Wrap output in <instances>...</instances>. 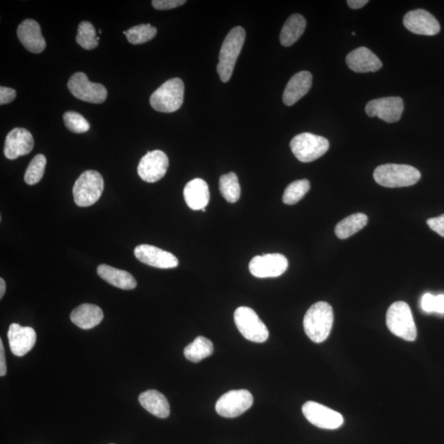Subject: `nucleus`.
<instances>
[{
  "mask_svg": "<svg viewBox=\"0 0 444 444\" xmlns=\"http://www.w3.org/2000/svg\"><path fill=\"white\" fill-rule=\"evenodd\" d=\"M333 319V308L328 303H315L304 315V332L312 342L321 343L329 337Z\"/></svg>",
  "mask_w": 444,
  "mask_h": 444,
  "instance_id": "nucleus-1",
  "label": "nucleus"
},
{
  "mask_svg": "<svg viewBox=\"0 0 444 444\" xmlns=\"http://www.w3.org/2000/svg\"><path fill=\"white\" fill-rule=\"evenodd\" d=\"M245 40V30L241 27L231 30L226 35L220 50L219 63L216 66V70L222 82L230 81Z\"/></svg>",
  "mask_w": 444,
  "mask_h": 444,
  "instance_id": "nucleus-2",
  "label": "nucleus"
},
{
  "mask_svg": "<svg viewBox=\"0 0 444 444\" xmlns=\"http://www.w3.org/2000/svg\"><path fill=\"white\" fill-rule=\"evenodd\" d=\"M421 177L419 170L408 165H382L374 172L375 182L387 188L408 187L416 184Z\"/></svg>",
  "mask_w": 444,
  "mask_h": 444,
  "instance_id": "nucleus-3",
  "label": "nucleus"
},
{
  "mask_svg": "<svg viewBox=\"0 0 444 444\" xmlns=\"http://www.w3.org/2000/svg\"><path fill=\"white\" fill-rule=\"evenodd\" d=\"M387 326L390 332L408 342L417 337V329L411 308L406 302L397 301L392 304L386 316Z\"/></svg>",
  "mask_w": 444,
  "mask_h": 444,
  "instance_id": "nucleus-4",
  "label": "nucleus"
},
{
  "mask_svg": "<svg viewBox=\"0 0 444 444\" xmlns=\"http://www.w3.org/2000/svg\"><path fill=\"white\" fill-rule=\"evenodd\" d=\"M184 85L182 79L175 77L165 82L150 97V104L155 111L172 113L182 106Z\"/></svg>",
  "mask_w": 444,
  "mask_h": 444,
  "instance_id": "nucleus-5",
  "label": "nucleus"
},
{
  "mask_svg": "<svg viewBox=\"0 0 444 444\" xmlns=\"http://www.w3.org/2000/svg\"><path fill=\"white\" fill-rule=\"evenodd\" d=\"M104 190L102 175L96 170H86L76 182L73 189L74 202L77 206L86 208L95 204Z\"/></svg>",
  "mask_w": 444,
  "mask_h": 444,
  "instance_id": "nucleus-6",
  "label": "nucleus"
},
{
  "mask_svg": "<svg viewBox=\"0 0 444 444\" xmlns=\"http://www.w3.org/2000/svg\"><path fill=\"white\" fill-rule=\"evenodd\" d=\"M292 151L301 162H311L328 151L327 138L309 133L298 134L290 143Z\"/></svg>",
  "mask_w": 444,
  "mask_h": 444,
  "instance_id": "nucleus-7",
  "label": "nucleus"
},
{
  "mask_svg": "<svg viewBox=\"0 0 444 444\" xmlns=\"http://www.w3.org/2000/svg\"><path fill=\"white\" fill-rule=\"evenodd\" d=\"M234 319L237 328L245 339L262 343L270 338V332L254 309L242 306L236 309Z\"/></svg>",
  "mask_w": 444,
  "mask_h": 444,
  "instance_id": "nucleus-8",
  "label": "nucleus"
},
{
  "mask_svg": "<svg viewBox=\"0 0 444 444\" xmlns=\"http://www.w3.org/2000/svg\"><path fill=\"white\" fill-rule=\"evenodd\" d=\"M68 87L72 94L77 99L93 104H101L107 98L106 87L89 81L87 76L82 72L70 77Z\"/></svg>",
  "mask_w": 444,
  "mask_h": 444,
  "instance_id": "nucleus-9",
  "label": "nucleus"
},
{
  "mask_svg": "<svg viewBox=\"0 0 444 444\" xmlns=\"http://www.w3.org/2000/svg\"><path fill=\"white\" fill-rule=\"evenodd\" d=\"M254 404V397L245 389L231 390L221 396L216 404V411L221 416L235 418L249 410Z\"/></svg>",
  "mask_w": 444,
  "mask_h": 444,
  "instance_id": "nucleus-10",
  "label": "nucleus"
},
{
  "mask_svg": "<svg viewBox=\"0 0 444 444\" xmlns=\"http://www.w3.org/2000/svg\"><path fill=\"white\" fill-rule=\"evenodd\" d=\"M304 417L312 425L325 430H335L343 425L344 419L340 413L315 401H307L302 406Z\"/></svg>",
  "mask_w": 444,
  "mask_h": 444,
  "instance_id": "nucleus-11",
  "label": "nucleus"
},
{
  "mask_svg": "<svg viewBox=\"0 0 444 444\" xmlns=\"http://www.w3.org/2000/svg\"><path fill=\"white\" fill-rule=\"evenodd\" d=\"M169 167V159L167 154L161 150L148 152L138 164L139 177L148 183H155L162 179L167 174Z\"/></svg>",
  "mask_w": 444,
  "mask_h": 444,
  "instance_id": "nucleus-12",
  "label": "nucleus"
},
{
  "mask_svg": "<svg viewBox=\"0 0 444 444\" xmlns=\"http://www.w3.org/2000/svg\"><path fill=\"white\" fill-rule=\"evenodd\" d=\"M250 271L257 278L280 277L287 270L288 260L280 254L255 256L250 262Z\"/></svg>",
  "mask_w": 444,
  "mask_h": 444,
  "instance_id": "nucleus-13",
  "label": "nucleus"
},
{
  "mask_svg": "<svg viewBox=\"0 0 444 444\" xmlns=\"http://www.w3.org/2000/svg\"><path fill=\"white\" fill-rule=\"evenodd\" d=\"M404 110V100L399 96L379 98L370 101L365 106V112L370 117H379L387 123L399 121Z\"/></svg>",
  "mask_w": 444,
  "mask_h": 444,
  "instance_id": "nucleus-14",
  "label": "nucleus"
},
{
  "mask_svg": "<svg viewBox=\"0 0 444 444\" xmlns=\"http://www.w3.org/2000/svg\"><path fill=\"white\" fill-rule=\"evenodd\" d=\"M404 24L411 33L435 35L440 32V24L431 13L424 9L412 10L404 18Z\"/></svg>",
  "mask_w": 444,
  "mask_h": 444,
  "instance_id": "nucleus-15",
  "label": "nucleus"
},
{
  "mask_svg": "<svg viewBox=\"0 0 444 444\" xmlns=\"http://www.w3.org/2000/svg\"><path fill=\"white\" fill-rule=\"evenodd\" d=\"M34 138L28 131L23 128H15L5 139L4 155L9 160L25 156L33 151Z\"/></svg>",
  "mask_w": 444,
  "mask_h": 444,
  "instance_id": "nucleus-16",
  "label": "nucleus"
},
{
  "mask_svg": "<svg viewBox=\"0 0 444 444\" xmlns=\"http://www.w3.org/2000/svg\"><path fill=\"white\" fill-rule=\"evenodd\" d=\"M137 259L145 265L157 268H174L179 265V260L172 252L165 251L149 245H138L134 250Z\"/></svg>",
  "mask_w": 444,
  "mask_h": 444,
  "instance_id": "nucleus-17",
  "label": "nucleus"
},
{
  "mask_svg": "<svg viewBox=\"0 0 444 444\" xmlns=\"http://www.w3.org/2000/svg\"><path fill=\"white\" fill-rule=\"evenodd\" d=\"M8 338L12 353L21 357L34 348L37 342V333L33 328L12 323L9 328Z\"/></svg>",
  "mask_w": 444,
  "mask_h": 444,
  "instance_id": "nucleus-18",
  "label": "nucleus"
},
{
  "mask_svg": "<svg viewBox=\"0 0 444 444\" xmlns=\"http://www.w3.org/2000/svg\"><path fill=\"white\" fill-rule=\"evenodd\" d=\"M18 38L29 52L40 54L46 48L45 40L41 34V29L37 21L26 19L18 26Z\"/></svg>",
  "mask_w": 444,
  "mask_h": 444,
  "instance_id": "nucleus-19",
  "label": "nucleus"
},
{
  "mask_svg": "<svg viewBox=\"0 0 444 444\" xmlns=\"http://www.w3.org/2000/svg\"><path fill=\"white\" fill-rule=\"evenodd\" d=\"M347 65L356 73H369L379 71L383 64L379 57L366 48L354 50L347 56Z\"/></svg>",
  "mask_w": 444,
  "mask_h": 444,
  "instance_id": "nucleus-20",
  "label": "nucleus"
},
{
  "mask_svg": "<svg viewBox=\"0 0 444 444\" xmlns=\"http://www.w3.org/2000/svg\"><path fill=\"white\" fill-rule=\"evenodd\" d=\"M313 77L308 71L299 72L289 81L283 93L284 104L291 106L301 100L311 90Z\"/></svg>",
  "mask_w": 444,
  "mask_h": 444,
  "instance_id": "nucleus-21",
  "label": "nucleus"
},
{
  "mask_svg": "<svg viewBox=\"0 0 444 444\" xmlns=\"http://www.w3.org/2000/svg\"><path fill=\"white\" fill-rule=\"evenodd\" d=\"M184 198L192 210H203L208 206L210 193L208 184L202 179H194L185 185Z\"/></svg>",
  "mask_w": 444,
  "mask_h": 444,
  "instance_id": "nucleus-22",
  "label": "nucleus"
},
{
  "mask_svg": "<svg viewBox=\"0 0 444 444\" xmlns=\"http://www.w3.org/2000/svg\"><path fill=\"white\" fill-rule=\"evenodd\" d=\"M104 313L102 309L92 304H84L74 309L70 318L77 327L82 329H91L99 325Z\"/></svg>",
  "mask_w": 444,
  "mask_h": 444,
  "instance_id": "nucleus-23",
  "label": "nucleus"
},
{
  "mask_svg": "<svg viewBox=\"0 0 444 444\" xmlns=\"http://www.w3.org/2000/svg\"><path fill=\"white\" fill-rule=\"evenodd\" d=\"M97 274L111 285L122 290H133L137 287L135 278L130 272L109 265H101L98 267Z\"/></svg>",
  "mask_w": 444,
  "mask_h": 444,
  "instance_id": "nucleus-24",
  "label": "nucleus"
},
{
  "mask_svg": "<svg viewBox=\"0 0 444 444\" xmlns=\"http://www.w3.org/2000/svg\"><path fill=\"white\" fill-rule=\"evenodd\" d=\"M139 404L155 416L167 418L170 416V404L167 397L157 390L142 392L138 397Z\"/></svg>",
  "mask_w": 444,
  "mask_h": 444,
  "instance_id": "nucleus-25",
  "label": "nucleus"
},
{
  "mask_svg": "<svg viewBox=\"0 0 444 444\" xmlns=\"http://www.w3.org/2000/svg\"><path fill=\"white\" fill-rule=\"evenodd\" d=\"M306 20L301 14H293L284 24L280 34L283 46H291L301 38L306 28Z\"/></svg>",
  "mask_w": 444,
  "mask_h": 444,
  "instance_id": "nucleus-26",
  "label": "nucleus"
},
{
  "mask_svg": "<svg viewBox=\"0 0 444 444\" xmlns=\"http://www.w3.org/2000/svg\"><path fill=\"white\" fill-rule=\"evenodd\" d=\"M367 223L368 216L365 214H353L339 222L335 226V234L340 240L348 239L362 230Z\"/></svg>",
  "mask_w": 444,
  "mask_h": 444,
  "instance_id": "nucleus-27",
  "label": "nucleus"
},
{
  "mask_svg": "<svg viewBox=\"0 0 444 444\" xmlns=\"http://www.w3.org/2000/svg\"><path fill=\"white\" fill-rule=\"evenodd\" d=\"M213 352V343L209 339L200 335L184 348V355L186 359L194 363H198L199 361L209 357Z\"/></svg>",
  "mask_w": 444,
  "mask_h": 444,
  "instance_id": "nucleus-28",
  "label": "nucleus"
},
{
  "mask_svg": "<svg viewBox=\"0 0 444 444\" xmlns=\"http://www.w3.org/2000/svg\"><path fill=\"white\" fill-rule=\"evenodd\" d=\"M220 192L227 202L234 204L240 198L241 189L237 175L231 172L222 175L219 182Z\"/></svg>",
  "mask_w": 444,
  "mask_h": 444,
  "instance_id": "nucleus-29",
  "label": "nucleus"
},
{
  "mask_svg": "<svg viewBox=\"0 0 444 444\" xmlns=\"http://www.w3.org/2000/svg\"><path fill=\"white\" fill-rule=\"evenodd\" d=\"M100 38L97 37L96 30L89 22H82L76 37L77 43L84 50H91L97 48Z\"/></svg>",
  "mask_w": 444,
  "mask_h": 444,
  "instance_id": "nucleus-30",
  "label": "nucleus"
},
{
  "mask_svg": "<svg viewBox=\"0 0 444 444\" xmlns=\"http://www.w3.org/2000/svg\"><path fill=\"white\" fill-rule=\"evenodd\" d=\"M157 30L151 24H141L125 30L128 43L133 45H141L148 43L156 37Z\"/></svg>",
  "mask_w": 444,
  "mask_h": 444,
  "instance_id": "nucleus-31",
  "label": "nucleus"
},
{
  "mask_svg": "<svg viewBox=\"0 0 444 444\" xmlns=\"http://www.w3.org/2000/svg\"><path fill=\"white\" fill-rule=\"evenodd\" d=\"M311 189L308 179L296 180L289 184L284 192L282 201L287 205H294L299 202Z\"/></svg>",
  "mask_w": 444,
  "mask_h": 444,
  "instance_id": "nucleus-32",
  "label": "nucleus"
},
{
  "mask_svg": "<svg viewBox=\"0 0 444 444\" xmlns=\"http://www.w3.org/2000/svg\"><path fill=\"white\" fill-rule=\"evenodd\" d=\"M46 166V158L43 154L35 156L25 172V182L30 185L38 184L43 178Z\"/></svg>",
  "mask_w": 444,
  "mask_h": 444,
  "instance_id": "nucleus-33",
  "label": "nucleus"
},
{
  "mask_svg": "<svg viewBox=\"0 0 444 444\" xmlns=\"http://www.w3.org/2000/svg\"><path fill=\"white\" fill-rule=\"evenodd\" d=\"M64 121L66 128L75 133H84L90 130L89 121L81 113L75 111L65 113Z\"/></svg>",
  "mask_w": 444,
  "mask_h": 444,
  "instance_id": "nucleus-34",
  "label": "nucleus"
},
{
  "mask_svg": "<svg viewBox=\"0 0 444 444\" xmlns=\"http://www.w3.org/2000/svg\"><path fill=\"white\" fill-rule=\"evenodd\" d=\"M185 0H153L152 2L154 9L157 10H168L182 6Z\"/></svg>",
  "mask_w": 444,
  "mask_h": 444,
  "instance_id": "nucleus-35",
  "label": "nucleus"
},
{
  "mask_svg": "<svg viewBox=\"0 0 444 444\" xmlns=\"http://www.w3.org/2000/svg\"><path fill=\"white\" fill-rule=\"evenodd\" d=\"M17 96V91L10 87H0V104L6 105L12 102Z\"/></svg>",
  "mask_w": 444,
  "mask_h": 444,
  "instance_id": "nucleus-36",
  "label": "nucleus"
},
{
  "mask_svg": "<svg viewBox=\"0 0 444 444\" xmlns=\"http://www.w3.org/2000/svg\"><path fill=\"white\" fill-rule=\"evenodd\" d=\"M427 225L430 226L432 231L444 237V214L438 216V218L428 219Z\"/></svg>",
  "mask_w": 444,
  "mask_h": 444,
  "instance_id": "nucleus-37",
  "label": "nucleus"
},
{
  "mask_svg": "<svg viewBox=\"0 0 444 444\" xmlns=\"http://www.w3.org/2000/svg\"><path fill=\"white\" fill-rule=\"evenodd\" d=\"M435 296L426 293L421 299V308L426 313L435 312Z\"/></svg>",
  "mask_w": 444,
  "mask_h": 444,
  "instance_id": "nucleus-38",
  "label": "nucleus"
},
{
  "mask_svg": "<svg viewBox=\"0 0 444 444\" xmlns=\"http://www.w3.org/2000/svg\"><path fill=\"white\" fill-rule=\"evenodd\" d=\"M7 374L6 359H5L4 348L2 339H0V376L4 377Z\"/></svg>",
  "mask_w": 444,
  "mask_h": 444,
  "instance_id": "nucleus-39",
  "label": "nucleus"
},
{
  "mask_svg": "<svg viewBox=\"0 0 444 444\" xmlns=\"http://www.w3.org/2000/svg\"><path fill=\"white\" fill-rule=\"evenodd\" d=\"M435 312L444 313V295L435 296Z\"/></svg>",
  "mask_w": 444,
  "mask_h": 444,
  "instance_id": "nucleus-40",
  "label": "nucleus"
},
{
  "mask_svg": "<svg viewBox=\"0 0 444 444\" xmlns=\"http://www.w3.org/2000/svg\"><path fill=\"white\" fill-rule=\"evenodd\" d=\"M369 1L367 0H349L348 4L349 7L353 9H359L365 6Z\"/></svg>",
  "mask_w": 444,
  "mask_h": 444,
  "instance_id": "nucleus-41",
  "label": "nucleus"
},
{
  "mask_svg": "<svg viewBox=\"0 0 444 444\" xmlns=\"http://www.w3.org/2000/svg\"><path fill=\"white\" fill-rule=\"evenodd\" d=\"M6 292V283H5L3 278L0 279V298H3Z\"/></svg>",
  "mask_w": 444,
  "mask_h": 444,
  "instance_id": "nucleus-42",
  "label": "nucleus"
},
{
  "mask_svg": "<svg viewBox=\"0 0 444 444\" xmlns=\"http://www.w3.org/2000/svg\"><path fill=\"white\" fill-rule=\"evenodd\" d=\"M202 211H206V209H204Z\"/></svg>",
  "mask_w": 444,
  "mask_h": 444,
  "instance_id": "nucleus-43",
  "label": "nucleus"
},
{
  "mask_svg": "<svg viewBox=\"0 0 444 444\" xmlns=\"http://www.w3.org/2000/svg\"><path fill=\"white\" fill-rule=\"evenodd\" d=\"M353 35H355V33H353Z\"/></svg>",
  "mask_w": 444,
  "mask_h": 444,
  "instance_id": "nucleus-44",
  "label": "nucleus"
}]
</instances>
